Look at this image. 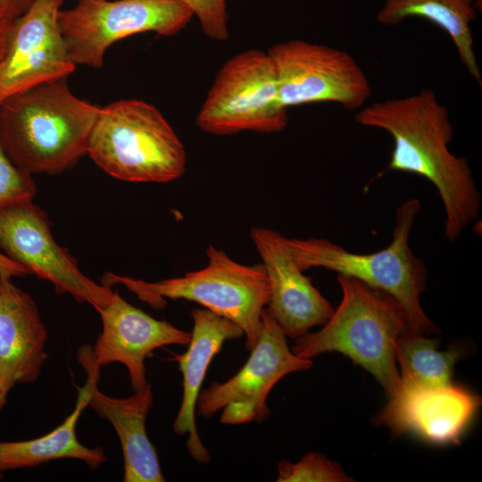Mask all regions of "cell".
I'll list each match as a JSON object with an SVG mask.
<instances>
[{
	"label": "cell",
	"instance_id": "12",
	"mask_svg": "<svg viewBox=\"0 0 482 482\" xmlns=\"http://www.w3.org/2000/svg\"><path fill=\"white\" fill-rule=\"evenodd\" d=\"M62 0H35L14 20L8 50L0 62V104L9 96L76 70L59 29Z\"/></svg>",
	"mask_w": 482,
	"mask_h": 482
},
{
	"label": "cell",
	"instance_id": "3",
	"mask_svg": "<svg viewBox=\"0 0 482 482\" xmlns=\"http://www.w3.org/2000/svg\"><path fill=\"white\" fill-rule=\"evenodd\" d=\"M337 281L338 307L321 329L296 338L291 351L305 359L341 353L372 374L390 398L401 387L396 347L411 331L405 312L391 295L356 278L337 275Z\"/></svg>",
	"mask_w": 482,
	"mask_h": 482
},
{
	"label": "cell",
	"instance_id": "17",
	"mask_svg": "<svg viewBox=\"0 0 482 482\" xmlns=\"http://www.w3.org/2000/svg\"><path fill=\"white\" fill-rule=\"evenodd\" d=\"M193 328L187 351L175 355L182 374V400L173 423L178 436H187V448L190 456L199 463L211 461L203 445L195 423L196 403L209 365L227 340L240 338L243 330L233 321L204 308L191 312Z\"/></svg>",
	"mask_w": 482,
	"mask_h": 482
},
{
	"label": "cell",
	"instance_id": "21",
	"mask_svg": "<svg viewBox=\"0 0 482 482\" xmlns=\"http://www.w3.org/2000/svg\"><path fill=\"white\" fill-rule=\"evenodd\" d=\"M438 340L424 334L408 331L399 339L396 362L401 368V385L442 386L452 383L455 363L463 357L464 350L452 346L438 350Z\"/></svg>",
	"mask_w": 482,
	"mask_h": 482
},
{
	"label": "cell",
	"instance_id": "24",
	"mask_svg": "<svg viewBox=\"0 0 482 482\" xmlns=\"http://www.w3.org/2000/svg\"><path fill=\"white\" fill-rule=\"evenodd\" d=\"M187 4L199 21L203 32L211 39L229 38V14L226 0H179Z\"/></svg>",
	"mask_w": 482,
	"mask_h": 482
},
{
	"label": "cell",
	"instance_id": "27",
	"mask_svg": "<svg viewBox=\"0 0 482 482\" xmlns=\"http://www.w3.org/2000/svg\"><path fill=\"white\" fill-rule=\"evenodd\" d=\"M13 21L0 19V62L8 50L13 29Z\"/></svg>",
	"mask_w": 482,
	"mask_h": 482
},
{
	"label": "cell",
	"instance_id": "15",
	"mask_svg": "<svg viewBox=\"0 0 482 482\" xmlns=\"http://www.w3.org/2000/svg\"><path fill=\"white\" fill-rule=\"evenodd\" d=\"M98 312L103 328L92 347L95 361L100 368L112 362L123 364L133 391L148 383L145 360L154 350L171 345H187L190 340L189 332L153 318L129 303L117 292L110 303Z\"/></svg>",
	"mask_w": 482,
	"mask_h": 482
},
{
	"label": "cell",
	"instance_id": "22",
	"mask_svg": "<svg viewBox=\"0 0 482 482\" xmlns=\"http://www.w3.org/2000/svg\"><path fill=\"white\" fill-rule=\"evenodd\" d=\"M278 482H348V477L337 462L311 452L298 462L282 460L278 463Z\"/></svg>",
	"mask_w": 482,
	"mask_h": 482
},
{
	"label": "cell",
	"instance_id": "7",
	"mask_svg": "<svg viewBox=\"0 0 482 482\" xmlns=\"http://www.w3.org/2000/svg\"><path fill=\"white\" fill-rule=\"evenodd\" d=\"M287 110L278 99L270 55L250 49L220 67L198 112L196 125L218 136L242 131L276 133L288 123Z\"/></svg>",
	"mask_w": 482,
	"mask_h": 482
},
{
	"label": "cell",
	"instance_id": "28",
	"mask_svg": "<svg viewBox=\"0 0 482 482\" xmlns=\"http://www.w3.org/2000/svg\"><path fill=\"white\" fill-rule=\"evenodd\" d=\"M6 396L7 395L6 394H3V393H0V412L4 407V405L5 404V402H6ZM4 478V474L3 472L0 470V479H3Z\"/></svg>",
	"mask_w": 482,
	"mask_h": 482
},
{
	"label": "cell",
	"instance_id": "26",
	"mask_svg": "<svg viewBox=\"0 0 482 482\" xmlns=\"http://www.w3.org/2000/svg\"><path fill=\"white\" fill-rule=\"evenodd\" d=\"M29 274V271L23 266L0 252V277L12 278V277H24Z\"/></svg>",
	"mask_w": 482,
	"mask_h": 482
},
{
	"label": "cell",
	"instance_id": "1",
	"mask_svg": "<svg viewBox=\"0 0 482 482\" xmlns=\"http://www.w3.org/2000/svg\"><path fill=\"white\" fill-rule=\"evenodd\" d=\"M355 120L391 136L394 147L382 173L415 174L436 187L445 212V235L449 241L456 240L478 216L481 196L467 159L448 147L453 128L435 92L424 88L411 96L374 102L362 107Z\"/></svg>",
	"mask_w": 482,
	"mask_h": 482
},
{
	"label": "cell",
	"instance_id": "23",
	"mask_svg": "<svg viewBox=\"0 0 482 482\" xmlns=\"http://www.w3.org/2000/svg\"><path fill=\"white\" fill-rule=\"evenodd\" d=\"M36 192L31 174L13 163L0 142V209L31 201Z\"/></svg>",
	"mask_w": 482,
	"mask_h": 482
},
{
	"label": "cell",
	"instance_id": "16",
	"mask_svg": "<svg viewBox=\"0 0 482 482\" xmlns=\"http://www.w3.org/2000/svg\"><path fill=\"white\" fill-rule=\"evenodd\" d=\"M47 330L33 298L0 277V393L35 382L47 359Z\"/></svg>",
	"mask_w": 482,
	"mask_h": 482
},
{
	"label": "cell",
	"instance_id": "5",
	"mask_svg": "<svg viewBox=\"0 0 482 482\" xmlns=\"http://www.w3.org/2000/svg\"><path fill=\"white\" fill-rule=\"evenodd\" d=\"M87 154L106 173L129 182L167 183L186 171L181 140L154 105L137 99L100 107Z\"/></svg>",
	"mask_w": 482,
	"mask_h": 482
},
{
	"label": "cell",
	"instance_id": "10",
	"mask_svg": "<svg viewBox=\"0 0 482 482\" xmlns=\"http://www.w3.org/2000/svg\"><path fill=\"white\" fill-rule=\"evenodd\" d=\"M285 108L332 102L362 109L371 95L369 79L348 53L328 46L291 39L267 51Z\"/></svg>",
	"mask_w": 482,
	"mask_h": 482
},
{
	"label": "cell",
	"instance_id": "18",
	"mask_svg": "<svg viewBox=\"0 0 482 482\" xmlns=\"http://www.w3.org/2000/svg\"><path fill=\"white\" fill-rule=\"evenodd\" d=\"M87 378L79 387L76 405L63 422L42 436L17 442H0V470L4 473L22 468L39 466L58 459L83 461L90 469L96 470L106 461L103 448H89L77 438L76 426L83 410L88 405L92 388L98 382L100 367L96 362L92 347L86 345L78 353Z\"/></svg>",
	"mask_w": 482,
	"mask_h": 482
},
{
	"label": "cell",
	"instance_id": "8",
	"mask_svg": "<svg viewBox=\"0 0 482 482\" xmlns=\"http://www.w3.org/2000/svg\"><path fill=\"white\" fill-rule=\"evenodd\" d=\"M193 17L179 0H79L60 10L58 24L70 60L99 69L113 43L145 32L173 36Z\"/></svg>",
	"mask_w": 482,
	"mask_h": 482
},
{
	"label": "cell",
	"instance_id": "25",
	"mask_svg": "<svg viewBox=\"0 0 482 482\" xmlns=\"http://www.w3.org/2000/svg\"><path fill=\"white\" fill-rule=\"evenodd\" d=\"M35 0H0V19L14 21L32 5Z\"/></svg>",
	"mask_w": 482,
	"mask_h": 482
},
{
	"label": "cell",
	"instance_id": "14",
	"mask_svg": "<svg viewBox=\"0 0 482 482\" xmlns=\"http://www.w3.org/2000/svg\"><path fill=\"white\" fill-rule=\"evenodd\" d=\"M480 398L452 383L442 386L401 385L374 422L395 436L411 433L433 444H458Z\"/></svg>",
	"mask_w": 482,
	"mask_h": 482
},
{
	"label": "cell",
	"instance_id": "11",
	"mask_svg": "<svg viewBox=\"0 0 482 482\" xmlns=\"http://www.w3.org/2000/svg\"><path fill=\"white\" fill-rule=\"evenodd\" d=\"M51 227L46 212L32 200L1 208L0 248L29 274L51 282L58 294H70L99 312L115 292L79 270L75 258L54 239Z\"/></svg>",
	"mask_w": 482,
	"mask_h": 482
},
{
	"label": "cell",
	"instance_id": "9",
	"mask_svg": "<svg viewBox=\"0 0 482 482\" xmlns=\"http://www.w3.org/2000/svg\"><path fill=\"white\" fill-rule=\"evenodd\" d=\"M243 367L224 382H212L201 390L196 412L210 418L221 411L220 422L240 425L263 422L270 414L267 398L274 386L292 372L309 370L311 359L295 355L287 336L272 316L263 310L259 339Z\"/></svg>",
	"mask_w": 482,
	"mask_h": 482
},
{
	"label": "cell",
	"instance_id": "20",
	"mask_svg": "<svg viewBox=\"0 0 482 482\" xmlns=\"http://www.w3.org/2000/svg\"><path fill=\"white\" fill-rule=\"evenodd\" d=\"M478 12L472 0H386L376 20L385 26H395L414 17L439 27L452 39L469 74L481 86V72L471 30V23L476 20Z\"/></svg>",
	"mask_w": 482,
	"mask_h": 482
},
{
	"label": "cell",
	"instance_id": "2",
	"mask_svg": "<svg viewBox=\"0 0 482 482\" xmlns=\"http://www.w3.org/2000/svg\"><path fill=\"white\" fill-rule=\"evenodd\" d=\"M66 79L46 81L0 104V142L29 173H58L87 154L100 107L76 96Z\"/></svg>",
	"mask_w": 482,
	"mask_h": 482
},
{
	"label": "cell",
	"instance_id": "13",
	"mask_svg": "<svg viewBox=\"0 0 482 482\" xmlns=\"http://www.w3.org/2000/svg\"><path fill=\"white\" fill-rule=\"evenodd\" d=\"M250 237L268 277L265 309L284 334L296 339L312 327L325 324L334 308L295 263L286 237L264 227H253Z\"/></svg>",
	"mask_w": 482,
	"mask_h": 482
},
{
	"label": "cell",
	"instance_id": "29",
	"mask_svg": "<svg viewBox=\"0 0 482 482\" xmlns=\"http://www.w3.org/2000/svg\"><path fill=\"white\" fill-rule=\"evenodd\" d=\"M478 12L482 10V0H472Z\"/></svg>",
	"mask_w": 482,
	"mask_h": 482
},
{
	"label": "cell",
	"instance_id": "19",
	"mask_svg": "<svg viewBox=\"0 0 482 482\" xmlns=\"http://www.w3.org/2000/svg\"><path fill=\"white\" fill-rule=\"evenodd\" d=\"M88 405L111 423L119 437L123 454V481H165L156 449L146 433V417L153 405L149 382L126 398L102 393L96 382Z\"/></svg>",
	"mask_w": 482,
	"mask_h": 482
},
{
	"label": "cell",
	"instance_id": "4",
	"mask_svg": "<svg viewBox=\"0 0 482 482\" xmlns=\"http://www.w3.org/2000/svg\"><path fill=\"white\" fill-rule=\"evenodd\" d=\"M419 199L411 198L396 210V223L390 245L370 253H358L324 238H287V251L304 271L324 268L351 277L395 298L407 316L411 332L429 335L437 329L424 312L420 294L428 277L424 262L414 255L409 239L417 214Z\"/></svg>",
	"mask_w": 482,
	"mask_h": 482
},
{
	"label": "cell",
	"instance_id": "6",
	"mask_svg": "<svg viewBox=\"0 0 482 482\" xmlns=\"http://www.w3.org/2000/svg\"><path fill=\"white\" fill-rule=\"evenodd\" d=\"M208 264L182 277L156 282L107 272L102 283L120 284L152 308L162 309L166 299L197 303L204 309L236 323L245 337V348L251 351L262 329V315L268 303L269 281L262 263L241 264L223 250L210 245Z\"/></svg>",
	"mask_w": 482,
	"mask_h": 482
}]
</instances>
